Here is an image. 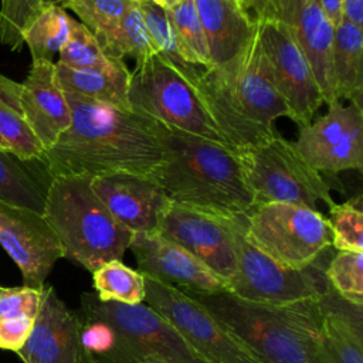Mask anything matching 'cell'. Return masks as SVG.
Wrapping results in <instances>:
<instances>
[{
  "mask_svg": "<svg viewBox=\"0 0 363 363\" xmlns=\"http://www.w3.org/2000/svg\"><path fill=\"white\" fill-rule=\"evenodd\" d=\"M332 245L337 251H363V206L362 196L329 207L328 218Z\"/></svg>",
  "mask_w": 363,
  "mask_h": 363,
  "instance_id": "37",
  "label": "cell"
},
{
  "mask_svg": "<svg viewBox=\"0 0 363 363\" xmlns=\"http://www.w3.org/2000/svg\"><path fill=\"white\" fill-rule=\"evenodd\" d=\"M254 16L282 21L311 64L323 102L336 99L332 81V47L335 27L322 11L318 0H259Z\"/></svg>",
  "mask_w": 363,
  "mask_h": 363,
  "instance_id": "15",
  "label": "cell"
},
{
  "mask_svg": "<svg viewBox=\"0 0 363 363\" xmlns=\"http://www.w3.org/2000/svg\"><path fill=\"white\" fill-rule=\"evenodd\" d=\"M153 3H156L157 6H160V7H163V9H166V4H167V0H152Z\"/></svg>",
  "mask_w": 363,
  "mask_h": 363,
  "instance_id": "44",
  "label": "cell"
},
{
  "mask_svg": "<svg viewBox=\"0 0 363 363\" xmlns=\"http://www.w3.org/2000/svg\"><path fill=\"white\" fill-rule=\"evenodd\" d=\"M247 240L279 264L303 269L332 247L328 218L289 203H261L242 217Z\"/></svg>",
  "mask_w": 363,
  "mask_h": 363,
  "instance_id": "7",
  "label": "cell"
},
{
  "mask_svg": "<svg viewBox=\"0 0 363 363\" xmlns=\"http://www.w3.org/2000/svg\"><path fill=\"white\" fill-rule=\"evenodd\" d=\"M345 20L363 27V0H343Z\"/></svg>",
  "mask_w": 363,
  "mask_h": 363,
  "instance_id": "41",
  "label": "cell"
},
{
  "mask_svg": "<svg viewBox=\"0 0 363 363\" xmlns=\"http://www.w3.org/2000/svg\"><path fill=\"white\" fill-rule=\"evenodd\" d=\"M254 20L277 88L289 108V119L299 128L309 125L325 104L309 61L282 21L267 16H254Z\"/></svg>",
  "mask_w": 363,
  "mask_h": 363,
  "instance_id": "11",
  "label": "cell"
},
{
  "mask_svg": "<svg viewBox=\"0 0 363 363\" xmlns=\"http://www.w3.org/2000/svg\"><path fill=\"white\" fill-rule=\"evenodd\" d=\"M43 9V0H0V44L20 51L23 34Z\"/></svg>",
  "mask_w": 363,
  "mask_h": 363,
  "instance_id": "38",
  "label": "cell"
},
{
  "mask_svg": "<svg viewBox=\"0 0 363 363\" xmlns=\"http://www.w3.org/2000/svg\"><path fill=\"white\" fill-rule=\"evenodd\" d=\"M64 94L71 123L40 160L50 179L115 172L150 176L164 160L159 122L75 92Z\"/></svg>",
  "mask_w": 363,
  "mask_h": 363,
  "instance_id": "1",
  "label": "cell"
},
{
  "mask_svg": "<svg viewBox=\"0 0 363 363\" xmlns=\"http://www.w3.org/2000/svg\"><path fill=\"white\" fill-rule=\"evenodd\" d=\"M0 245L20 268L23 285L43 288L54 264L64 258L61 242L43 214L0 201Z\"/></svg>",
  "mask_w": 363,
  "mask_h": 363,
  "instance_id": "13",
  "label": "cell"
},
{
  "mask_svg": "<svg viewBox=\"0 0 363 363\" xmlns=\"http://www.w3.org/2000/svg\"><path fill=\"white\" fill-rule=\"evenodd\" d=\"M164 10L183 58L196 67L210 69L207 40L194 0H183Z\"/></svg>",
  "mask_w": 363,
  "mask_h": 363,
  "instance_id": "31",
  "label": "cell"
},
{
  "mask_svg": "<svg viewBox=\"0 0 363 363\" xmlns=\"http://www.w3.org/2000/svg\"><path fill=\"white\" fill-rule=\"evenodd\" d=\"M43 216L57 234L64 258L89 272L108 261L122 259L133 234L96 197L91 176L52 177Z\"/></svg>",
  "mask_w": 363,
  "mask_h": 363,
  "instance_id": "5",
  "label": "cell"
},
{
  "mask_svg": "<svg viewBox=\"0 0 363 363\" xmlns=\"http://www.w3.org/2000/svg\"><path fill=\"white\" fill-rule=\"evenodd\" d=\"M20 84L14 82L13 79L0 75V99L7 102L10 106L20 111L18 95H20ZM21 112V111H20Z\"/></svg>",
  "mask_w": 363,
  "mask_h": 363,
  "instance_id": "39",
  "label": "cell"
},
{
  "mask_svg": "<svg viewBox=\"0 0 363 363\" xmlns=\"http://www.w3.org/2000/svg\"><path fill=\"white\" fill-rule=\"evenodd\" d=\"M156 233L193 254L225 279L228 285L235 269L234 235L230 218L169 203L159 218Z\"/></svg>",
  "mask_w": 363,
  "mask_h": 363,
  "instance_id": "14",
  "label": "cell"
},
{
  "mask_svg": "<svg viewBox=\"0 0 363 363\" xmlns=\"http://www.w3.org/2000/svg\"><path fill=\"white\" fill-rule=\"evenodd\" d=\"M318 3L335 28L345 20L343 0H318Z\"/></svg>",
  "mask_w": 363,
  "mask_h": 363,
  "instance_id": "40",
  "label": "cell"
},
{
  "mask_svg": "<svg viewBox=\"0 0 363 363\" xmlns=\"http://www.w3.org/2000/svg\"><path fill=\"white\" fill-rule=\"evenodd\" d=\"M128 102L142 116L230 149L196 88L156 55L130 72Z\"/></svg>",
  "mask_w": 363,
  "mask_h": 363,
  "instance_id": "6",
  "label": "cell"
},
{
  "mask_svg": "<svg viewBox=\"0 0 363 363\" xmlns=\"http://www.w3.org/2000/svg\"><path fill=\"white\" fill-rule=\"evenodd\" d=\"M159 132L164 160L149 177L172 204L223 218L244 216L257 206L237 153L160 122Z\"/></svg>",
  "mask_w": 363,
  "mask_h": 363,
  "instance_id": "2",
  "label": "cell"
},
{
  "mask_svg": "<svg viewBox=\"0 0 363 363\" xmlns=\"http://www.w3.org/2000/svg\"><path fill=\"white\" fill-rule=\"evenodd\" d=\"M43 288L21 285L3 289L0 295V349L16 353L24 346L40 311Z\"/></svg>",
  "mask_w": 363,
  "mask_h": 363,
  "instance_id": "26",
  "label": "cell"
},
{
  "mask_svg": "<svg viewBox=\"0 0 363 363\" xmlns=\"http://www.w3.org/2000/svg\"><path fill=\"white\" fill-rule=\"evenodd\" d=\"M197 92L237 155L274 138L275 119L291 115L264 54L257 23L247 47L233 62L203 69Z\"/></svg>",
  "mask_w": 363,
  "mask_h": 363,
  "instance_id": "3",
  "label": "cell"
},
{
  "mask_svg": "<svg viewBox=\"0 0 363 363\" xmlns=\"http://www.w3.org/2000/svg\"><path fill=\"white\" fill-rule=\"evenodd\" d=\"M184 292L207 308L259 363H323L320 298L265 303L228 291Z\"/></svg>",
  "mask_w": 363,
  "mask_h": 363,
  "instance_id": "4",
  "label": "cell"
},
{
  "mask_svg": "<svg viewBox=\"0 0 363 363\" xmlns=\"http://www.w3.org/2000/svg\"><path fill=\"white\" fill-rule=\"evenodd\" d=\"M55 75L62 91L79 94L99 104L130 109L128 102L130 72L126 65L116 69H75L57 62Z\"/></svg>",
  "mask_w": 363,
  "mask_h": 363,
  "instance_id": "25",
  "label": "cell"
},
{
  "mask_svg": "<svg viewBox=\"0 0 363 363\" xmlns=\"http://www.w3.org/2000/svg\"><path fill=\"white\" fill-rule=\"evenodd\" d=\"M206 34L211 68L233 62L255 31V20L238 0H194Z\"/></svg>",
  "mask_w": 363,
  "mask_h": 363,
  "instance_id": "21",
  "label": "cell"
},
{
  "mask_svg": "<svg viewBox=\"0 0 363 363\" xmlns=\"http://www.w3.org/2000/svg\"><path fill=\"white\" fill-rule=\"evenodd\" d=\"M332 81L336 99L363 109V27L347 20L335 28Z\"/></svg>",
  "mask_w": 363,
  "mask_h": 363,
  "instance_id": "24",
  "label": "cell"
},
{
  "mask_svg": "<svg viewBox=\"0 0 363 363\" xmlns=\"http://www.w3.org/2000/svg\"><path fill=\"white\" fill-rule=\"evenodd\" d=\"M180 1H183V0H167V4H166V9H169V7H172V6H174V4H177V3H180Z\"/></svg>",
  "mask_w": 363,
  "mask_h": 363,
  "instance_id": "45",
  "label": "cell"
},
{
  "mask_svg": "<svg viewBox=\"0 0 363 363\" xmlns=\"http://www.w3.org/2000/svg\"><path fill=\"white\" fill-rule=\"evenodd\" d=\"M16 353L24 363H86L77 311H71L51 285L44 284L33 330Z\"/></svg>",
  "mask_w": 363,
  "mask_h": 363,
  "instance_id": "19",
  "label": "cell"
},
{
  "mask_svg": "<svg viewBox=\"0 0 363 363\" xmlns=\"http://www.w3.org/2000/svg\"><path fill=\"white\" fill-rule=\"evenodd\" d=\"M129 1H133V3H140L142 0H129Z\"/></svg>",
  "mask_w": 363,
  "mask_h": 363,
  "instance_id": "47",
  "label": "cell"
},
{
  "mask_svg": "<svg viewBox=\"0 0 363 363\" xmlns=\"http://www.w3.org/2000/svg\"><path fill=\"white\" fill-rule=\"evenodd\" d=\"M101 48L113 60H123L126 55L132 57L136 60V65H140L156 55V47L146 28L138 3H133L126 10L119 26Z\"/></svg>",
  "mask_w": 363,
  "mask_h": 363,
  "instance_id": "30",
  "label": "cell"
},
{
  "mask_svg": "<svg viewBox=\"0 0 363 363\" xmlns=\"http://www.w3.org/2000/svg\"><path fill=\"white\" fill-rule=\"evenodd\" d=\"M28 163L0 147V201L43 214L50 183L43 182Z\"/></svg>",
  "mask_w": 363,
  "mask_h": 363,
  "instance_id": "27",
  "label": "cell"
},
{
  "mask_svg": "<svg viewBox=\"0 0 363 363\" xmlns=\"http://www.w3.org/2000/svg\"><path fill=\"white\" fill-rule=\"evenodd\" d=\"M133 4L129 0H64L60 6L74 11L102 45L119 26L126 10Z\"/></svg>",
  "mask_w": 363,
  "mask_h": 363,
  "instance_id": "34",
  "label": "cell"
},
{
  "mask_svg": "<svg viewBox=\"0 0 363 363\" xmlns=\"http://www.w3.org/2000/svg\"><path fill=\"white\" fill-rule=\"evenodd\" d=\"M138 4L142 11L146 28L156 47V57H159L164 64L172 67L197 91L204 68L196 67L183 58L173 28L169 23L166 10L153 3L152 0H142Z\"/></svg>",
  "mask_w": 363,
  "mask_h": 363,
  "instance_id": "28",
  "label": "cell"
},
{
  "mask_svg": "<svg viewBox=\"0 0 363 363\" xmlns=\"http://www.w3.org/2000/svg\"><path fill=\"white\" fill-rule=\"evenodd\" d=\"M20 85V111L44 149H48L71 123L69 105L58 84L55 62L31 61Z\"/></svg>",
  "mask_w": 363,
  "mask_h": 363,
  "instance_id": "20",
  "label": "cell"
},
{
  "mask_svg": "<svg viewBox=\"0 0 363 363\" xmlns=\"http://www.w3.org/2000/svg\"><path fill=\"white\" fill-rule=\"evenodd\" d=\"M145 363H167V362H145Z\"/></svg>",
  "mask_w": 363,
  "mask_h": 363,
  "instance_id": "46",
  "label": "cell"
},
{
  "mask_svg": "<svg viewBox=\"0 0 363 363\" xmlns=\"http://www.w3.org/2000/svg\"><path fill=\"white\" fill-rule=\"evenodd\" d=\"M315 122L299 128L294 143L298 153L315 170L337 173L363 169V109L342 105L339 99Z\"/></svg>",
  "mask_w": 363,
  "mask_h": 363,
  "instance_id": "12",
  "label": "cell"
},
{
  "mask_svg": "<svg viewBox=\"0 0 363 363\" xmlns=\"http://www.w3.org/2000/svg\"><path fill=\"white\" fill-rule=\"evenodd\" d=\"M143 275L190 292L228 291L227 281L159 233H133L129 248Z\"/></svg>",
  "mask_w": 363,
  "mask_h": 363,
  "instance_id": "17",
  "label": "cell"
},
{
  "mask_svg": "<svg viewBox=\"0 0 363 363\" xmlns=\"http://www.w3.org/2000/svg\"><path fill=\"white\" fill-rule=\"evenodd\" d=\"M244 216L230 218L234 235L235 269L227 285L228 292L242 299L265 303L319 299L329 288L325 277L329 261L323 262L328 251L308 268L285 267L247 240L242 227Z\"/></svg>",
  "mask_w": 363,
  "mask_h": 363,
  "instance_id": "8",
  "label": "cell"
},
{
  "mask_svg": "<svg viewBox=\"0 0 363 363\" xmlns=\"http://www.w3.org/2000/svg\"><path fill=\"white\" fill-rule=\"evenodd\" d=\"M320 311L323 363H363V305L343 299L329 285Z\"/></svg>",
  "mask_w": 363,
  "mask_h": 363,
  "instance_id": "22",
  "label": "cell"
},
{
  "mask_svg": "<svg viewBox=\"0 0 363 363\" xmlns=\"http://www.w3.org/2000/svg\"><path fill=\"white\" fill-rule=\"evenodd\" d=\"M143 278V302L163 316L206 363H259L207 308L187 292L147 275Z\"/></svg>",
  "mask_w": 363,
  "mask_h": 363,
  "instance_id": "10",
  "label": "cell"
},
{
  "mask_svg": "<svg viewBox=\"0 0 363 363\" xmlns=\"http://www.w3.org/2000/svg\"><path fill=\"white\" fill-rule=\"evenodd\" d=\"M0 147H6V146L3 145V142H1V139H0ZM6 149H7V147H6Z\"/></svg>",
  "mask_w": 363,
  "mask_h": 363,
  "instance_id": "48",
  "label": "cell"
},
{
  "mask_svg": "<svg viewBox=\"0 0 363 363\" xmlns=\"http://www.w3.org/2000/svg\"><path fill=\"white\" fill-rule=\"evenodd\" d=\"M91 189L108 211L132 233H156L170 203L149 176L115 172L91 177Z\"/></svg>",
  "mask_w": 363,
  "mask_h": 363,
  "instance_id": "18",
  "label": "cell"
},
{
  "mask_svg": "<svg viewBox=\"0 0 363 363\" xmlns=\"http://www.w3.org/2000/svg\"><path fill=\"white\" fill-rule=\"evenodd\" d=\"M64 0H43V7L47 6H60Z\"/></svg>",
  "mask_w": 363,
  "mask_h": 363,
  "instance_id": "43",
  "label": "cell"
},
{
  "mask_svg": "<svg viewBox=\"0 0 363 363\" xmlns=\"http://www.w3.org/2000/svg\"><path fill=\"white\" fill-rule=\"evenodd\" d=\"M71 17L61 6L43 7L23 34L31 61H52L69 37Z\"/></svg>",
  "mask_w": 363,
  "mask_h": 363,
  "instance_id": "29",
  "label": "cell"
},
{
  "mask_svg": "<svg viewBox=\"0 0 363 363\" xmlns=\"http://www.w3.org/2000/svg\"><path fill=\"white\" fill-rule=\"evenodd\" d=\"M96 306L116 326L142 363H206L187 346L174 328L147 303L104 302L96 295Z\"/></svg>",
  "mask_w": 363,
  "mask_h": 363,
  "instance_id": "16",
  "label": "cell"
},
{
  "mask_svg": "<svg viewBox=\"0 0 363 363\" xmlns=\"http://www.w3.org/2000/svg\"><path fill=\"white\" fill-rule=\"evenodd\" d=\"M238 157L257 204L289 203L311 210H318V201L328 207L335 204L330 186L320 173L279 133Z\"/></svg>",
  "mask_w": 363,
  "mask_h": 363,
  "instance_id": "9",
  "label": "cell"
},
{
  "mask_svg": "<svg viewBox=\"0 0 363 363\" xmlns=\"http://www.w3.org/2000/svg\"><path fill=\"white\" fill-rule=\"evenodd\" d=\"M94 286L101 301L135 305L145 299V278L121 259L102 264L92 272Z\"/></svg>",
  "mask_w": 363,
  "mask_h": 363,
  "instance_id": "32",
  "label": "cell"
},
{
  "mask_svg": "<svg viewBox=\"0 0 363 363\" xmlns=\"http://www.w3.org/2000/svg\"><path fill=\"white\" fill-rule=\"evenodd\" d=\"M363 251H337L328 262L325 277L343 299L363 305Z\"/></svg>",
  "mask_w": 363,
  "mask_h": 363,
  "instance_id": "36",
  "label": "cell"
},
{
  "mask_svg": "<svg viewBox=\"0 0 363 363\" xmlns=\"http://www.w3.org/2000/svg\"><path fill=\"white\" fill-rule=\"evenodd\" d=\"M3 289H4V286H0V295H1V292H3Z\"/></svg>",
  "mask_w": 363,
  "mask_h": 363,
  "instance_id": "49",
  "label": "cell"
},
{
  "mask_svg": "<svg viewBox=\"0 0 363 363\" xmlns=\"http://www.w3.org/2000/svg\"><path fill=\"white\" fill-rule=\"evenodd\" d=\"M0 139L17 157L26 162L41 160L45 149L31 130L23 113L0 99Z\"/></svg>",
  "mask_w": 363,
  "mask_h": 363,
  "instance_id": "35",
  "label": "cell"
},
{
  "mask_svg": "<svg viewBox=\"0 0 363 363\" xmlns=\"http://www.w3.org/2000/svg\"><path fill=\"white\" fill-rule=\"evenodd\" d=\"M77 311L86 363H142L116 326L96 306V294L84 292Z\"/></svg>",
  "mask_w": 363,
  "mask_h": 363,
  "instance_id": "23",
  "label": "cell"
},
{
  "mask_svg": "<svg viewBox=\"0 0 363 363\" xmlns=\"http://www.w3.org/2000/svg\"><path fill=\"white\" fill-rule=\"evenodd\" d=\"M240 1V4L245 9V10H252L258 3H259V0H238Z\"/></svg>",
  "mask_w": 363,
  "mask_h": 363,
  "instance_id": "42",
  "label": "cell"
},
{
  "mask_svg": "<svg viewBox=\"0 0 363 363\" xmlns=\"http://www.w3.org/2000/svg\"><path fill=\"white\" fill-rule=\"evenodd\" d=\"M58 54V64L75 69H116L125 65L123 60L109 58L102 51L94 34L82 23L74 20L72 17L69 26V37Z\"/></svg>",
  "mask_w": 363,
  "mask_h": 363,
  "instance_id": "33",
  "label": "cell"
}]
</instances>
